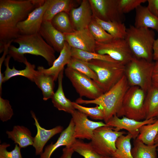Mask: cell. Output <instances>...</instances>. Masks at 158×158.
I'll use <instances>...</instances> for the list:
<instances>
[{
	"label": "cell",
	"instance_id": "obj_1",
	"mask_svg": "<svg viewBox=\"0 0 158 158\" xmlns=\"http://www.w3.org/2000/svg\"><path fill=\"white\" fill-rule=\"evenodd\" d=\"M37 7L34 0H0V52L20 35L18 24Z\"/></svg>",
	"mask_w": 158,
	"mask_h": 158
},
{
	"label": "cell",
	"instance_id": "obj_2",
	"mask_svg": "<svg viewBox=\"0 0 158 158\" xmlns=\"http://www.w3.org/2000/svg\"><path fill=\"white\" fill-rule=\"evenodd\" d=\"M13 42L18 44L19 47L11 45L8 55L15 61L24 63L25 58L24 55L30 54L42 56L51 66L56 59L55 51L38 33L30 35H20Z\"/></svg>",
	"mask_w": 158,
	"mask_h": 158
},
{
	"label": "cell",
	"instance_id": "obj_3",
	"mask_svg": "<svg viewBox=\"0 0 158 158\" xmlns=\"http://www.w3.org/2000/svg\"><path fill=\"white\" fill-rule=\"evenodd\" d=\"M129 87L124 75L114 86L98 98L87 100L80 97L76 99L75 102L80 104H94L101 106L104 112V120L106 123L111 117L116 115L124 96Z\"/></svg>",
	"mask_w": 158,
	"mask_h": 158
},
{
	"label": "cell",
	"instance_id": "obj_4",
	"mask_svg": "<svg viewBox=\"0 0 158 158\" xmlns=\"http://www.w3.org/2000/svg\"><path fill=\"white\" fill-rule=\"evenodd\" d=\"M133 56L152 62L155 33L152 29L130 25L125 38Z\"/></svg>",
	"mask_w": 158,
	"mask_h": 158
},
{
	"label": "cell",
	"instance_id": "obj_5",
	"mask_svg": "<svg viewBox=\"0 0 158 158\" xmlns=\"http://www.w3.org/2000/svg\"><path fill=\"white\" fill-rule=\"evenodd\" d=\"M87 62L96 74L97 79L95 81L104 93L114 86L125 75V65L119 62L100 60Z\"/></svg>",
	"mask_w": 158,
	"mask_h": 158
},
{
	"label": "cell",
	"instance_id": "obj_6",
	"mask_svg": "<svg viewBox=\"0 0 158 158\" xmlns=\"http://www.w3.org/2000/svg\"><path fill=\"white\" fill-rule=\"evenodd\" d=\"M154 63L133 56L125 65V75L130 86H138L147 92L152 86Z\"/></svg>",
	"mask_w": 158,
	"mask_h": 158
},
{
	"label": "cell",
	"instance_id": "obj_7",
	"mask_svg": "<svg viewBox=\"0 0 158 158\" xmlns=\"http://www.w3.org/2000/svg\"><path fill=\"white\" fill-rule=\"evenodd\" d=\"M146 94L138 86H130L124 96L117 116L138 121L145 120L144 102Z\"/></svg>",
	"mask_w": 158,
	"mask_h": 158
},
{
	"label": "cell",
	"instance_id": "obj_8",
	"mask_svg": "<svg viewBox=\"0 0 158 158\" xmlns=\"http://www.w3.org/2000/svg\"><path fill=\"white\" fill-rule=\"evenodd\" d=\"M126 133L107 125L100 127L94 131L90 142L94 149L100 155L105 157H112L116 150V140Z\"/></svg>",
	"mask_w": 158,
	"mask_h": 158
},
{
	"label": "cell",
	"instance_id": "obj_9",
	"mask_svg": "<svg viewBox=\"0 0 158 158\" xmlns=\"http://www.w3.org/2000/svg\"><path fill=\"white\" fill-rule=\"evenodd\" d=\"M64 72L80 97H85L93 100L104 93L94 80L85 75L68 67Z\"/></svg>",
	"mask_w": 158,
	"mask_h": 158
},
{
	"label": "cell",
	"instance_id": "obj_10",
	"mask_svg": "<svg viewBox=\"0 0 158 158\" xmlns=\"http://www.w3.org/2000/svg\"><path fill=\"white\" fill-rule=\"evenodd\" d=\"M95 51L99 54L108 55L125 65L133 57L125 39L114 38L104 43L96 42Z\"/></svg>",
	"mask_w": 158,
	"mask_h": 158
},
{
	"label": "cell",
	"instance_id": "obj_11",
	"mask_svg": "<svg viewBox=\"0 0 158 158\" xmlns=\"http://www.w3.org/2000/svg\"><path fill=\"white\" fill-rule=\"evenodd\" d=\"M93 16L104 21L123 22L124 14L118 0H88Z\"/></svg>",
	"mask_w": 158,
	"mask_h": 158
},
{
	"label": "cell",
	"instance_id": "obj_12",
	"mask_svg": "<svg viewBox=\"0 0 158 158\" xmlns=\"http://www.w3.org/2000/svg\"><path fill=\"white\" fill-rule=\"evenodd\" d=\"M71 114L74 124V135L76 139L91 140L95 129L107 126L102 121L90 120L87 115L75 109Z\"/></svg>",
	"mask_w": 158,
	"mask_h": 158
},
{
	"label": "cell",
	"instance_id": "obj_13",
	"mask_svg": "<svg viewBox=\"0 0 158 158\" xmlns=\"http://www.w3.org/2000/svg\"><path fill=\"white\" fill-rule=\"evenodd\" d=\"M48 4L47 0H46L43 4L35 8L26 19L18 24L17 27L20 35H30L38 33Z\"/></svg>",
	"mask_w": 158,
	"mask_h": 158
},
{
	"label": "cell",
	"instance_id": "obj_14",
	"mask_svg": "<svg viewBox=\"0 0 158 158\" xmlns=\"http://www.w3.org/2000/svg\"><path fill=\"white\" fill-rule=\"evenodd\" d=\"M64 34L71 48L95 52L96 41L88 28Z\"/></svg>",
	"mask_w": 158,
	"mask_h": 158
},
{
	"label": "cell",
	"instance_id": "obj_15",
	"mask_svg": "<svg viewBox=\"0 0 158 158\" xmlns=\"http://www.w3.org/2000/svg\"><path fill=\"white\" fill-rule=\"evenodd\" d=\"M157 118H154L149 119L138 121L134 119L123 116L120 118L115 115L111 117L106 123L107 126L114 127L118 131L124 129L130 134L133 139H136L139 133V129L142 126L153 123Z\"/></svg>",
	"mask_w": 158,
	"mask_h": 158
},
{
	"label": "cell",
	"instance_id": "obj_16",
	"mask_svg": "<svg viewBox=\"0 0 158 158\" xmlns=\"http://www.w3.org/2000/svg\"><path fill=\"white\" fill-rule=\"evenodd\" d=\"M68 14L75 31L87 28L93 18L88 0H82L78 7L73 8Z\"/></svg>",
	"mask_w": 158,
	"mask_h": 158
},
{
	"label": "cell",
	"instance_id": "obj_17",
	"mask_svg": "<svg viewBox=\"0 0 158 158\" xmlns=\"http://www.w3.org/2000/svg\"><path fill=\"white\" fill-rule=\"evenodd\" d=\"M38 33L55 51L60 52L66 42L65 36L53 26L51 21H43Z\"/></svg>",
	"mask_w": 158,
	"mask_h": 158
},
{
	"label": "cell",
	"instance_id": "obj_18",
	"mask_svg": "<svg viewBox=\"0 0 158 158\" xmlns=\"http://www.w3.org/2000/svg\"><path fill=\"white\" fill-rule=\"evenodd\" d=\"M30 113L35 120L34 125L37 129L36 135L34 137L32 146L35 149L36 155H40L43 152V148L47 142L55 135L61 133L63 127L58 126L50 129H46L40 126L35 113L32 111Z\"/></svg>",
	"mask_w": 158,
	"mask_h": 158
},
{
	"label": "cell",
	"instance_id": "obj_19",
	"mask_svg": "<svg viewBox=\"0 0 158 158\" xmlns=\"http://www.w3.org/2000/svg\"><path fill=\"white\" fill-rule=\"evenodd\" d=\"M74 128V122L71 118L68 126L61 133L57 141L54 143L51 142L47 145L40 158H50L54 152L61 146L71 147L76 139L75 136Z\"/></svg>",
	"mask_w": 158,
	"mask_h": 158
},
{
	"label": "cell",
	"instance_id": "obj_20",
	"mask_svg": "<svg viewBox=\"0 0 158 158\" xmlns=\"http://www.w3.org/2000/svg\"><path fill=\"white\" fill-rule=\"evenodd\" d=\"M71 57V47L66 42L59 57L55 59L50 67L45 68L43 66H39L37 70L52 76L56 81L60 73L64 69V66L68 63Z\"/></svg>",
	"mask_w": 158,
	"mask_h": 158
},
{
	"label": "cell",
	"instance_id": "obj_21",
	"mask_svg": "<svg viewBox=\"0 0 158 158\" xmlns=\"http://www.w3.org/2000/svg\"><path fill=\"white\" fill-rule=\"evenodd\" d=\"M60 73L58 78V87L51 99L54 107L59 110L71 114L75 110L72 102L65 96L63 87V71Z\"/></svg>",
	"mask_w": 158,
	"mask_h": 158
},
{
	"label": "cell",
	"instance_id": "obj_22",
	"mask_svg": "<svg viewBox=\"0 0 158 158\" xmlns=\"http://www.w3.org/2000/svg\"><path fill=\"white\" fill-rule=\"evenodd\" d=\"M135 10V27L151 28L158 32V18L152 14L147 7L140 5Z\"/></svg>",
	"mask_w": 158,
	"mask_h": 158
},
{
	"label": "cell",
	"instance_id": "obj_23",
	"mask_svg": "<svg viewBox=\"0 0 158 158\" xmlns=\"http://www.w3.org/2000/svg\"><path fill=\"white\" fill-rule=\"evenodd\" d=\"M11 57L8 55L4 60V64L6 67L4 72L3 82H5L12 77L21 76L24 77L32 82L34 81L35 75L36 70L35 66L28 61L25 58L24 64L25 65V69L18 70L16 69L14 66L12 68H10L9 64Z\"/></svg>",
	"mask_w": 158,
	"mask_h": 158
},
{
	"label": "cell",
	"instance_id": "obj_24",
	"mask_svg": "<svg viewBox=\"0 0 158 158\" xmlns=\"http://www.w3.org/2000/svg\"><path fill=\"white\" fill-rule=\"evenodd\" d=\"M8 138L11 139L14 142L21 148H25L32 145L34 137L30 130L23 126H14L11 131L6 132Z\"/></svg>",
	"mask_w": 158,
	"mask_h": 158
},
{
	"label": "cell",
	"instance_id": "obj_25",
	"mask_svg": "<svg viewBox=\"0 0 158 158\" xmlns=\"http://www.w3.org/2000/svg\"><path fill=\"white\" fill-rule=\"evenodd\" d=\"M48 6L44 13L43 21H51L58 13L65 12L69 13L75 4L72 0H47Z\"/></svg>",
	"mask_w": 158,
	"mask_h": 158
},
{
	"label": "cell",
	"instance_id": "obj_26",
	"mask_svg": "<svg viewBox=\"0 0 158 158\" xmlns=\"http://www.w3.org/2000/svg\"><path fill=\"white\" fill-rule=\"evenodd\" d=\"M55 81L54 78L52 76L36 70L33 82L42 91L43 99L44 101L51 98L53 95L54 93Z\"/></svg>",
	"mask_w": 158,
	"mask_h": 158
},
{
	"label": "cell",
	"instance_id": "obj_27",
	"mask_svg": "<svg viewBox=\"0 0 158 158\" xmlns=\"http://www.w3.org/2000/svg\"><path fill=\"white\" fill-rule=\"evenodd\" d=\"M145 119L158 118V89L152 87L147 92L144 102Z\"/></svg>",
	"mask_w": 158,
	"mask_h": 158
},
{
	"label": "cell",
	"instance_id": "obj_28",
	"mask_svg": "<svg viewBox=\"0 0 158 158\" xmlns=\"http://www.w3.org/2000/svg\"><path fill=\"white\" fill-rule=\"evenodd\" d=\"M94 18L97 22L114 39H125L127 28L123 22L106 21L97 18Z\"/></svg>",
	"mask_w": 158,
	"mask_h": 158
},
{
	"label": "cell",
	"instance_id": "obj_29",
	"mask_svg": "<svg viewBox=\"0 0 158 158\" xmlns=\"http://www.w3.org/2000/svg\"><path fill=\"white\" fill-rule=\"evenodd\" d=\"M157 146L146 145L138 139L134 140L131 153L133 158H157Z\"/></svg>",
	"mask_w": 158,
	"mask_h": 158
},
{
	"label": "cell",
	"instance_id": "obj_30",
	"mask_svg": "<svg viewBox=\"0 0 158 158\" xmlns=\"http://www.w3.org/2000/svg\"><path fill=\"white\" fill-rule=\"evenodd\" d=\"M131 135L128 133L120 136L116 142V150L112 157L115 158H133L131 153Z\"/></svg>",
	"mask_w": 158,
	"mask_h": 158
},
{
	"label": "cell",
	"instance_id": "obj_31",
	"mask_svg": "<svg viewBox=\"0 0 158 158\" xmlns=\"http://www.w3.org/2000/svg\"><path fill=\"white\" fill-rule=\"evenodd\" d=\"M158 133V118L154 123L142 126L137 138L146 145H152L154 144V140Z\"/></svg>",
	"mask_w": 158,
	"mask_h": 158
},
{
	"label": "cell",
	"instance_id": "obj_32",
	"mask_svg": "<svg viewBox=\"0 0 158 158\" xmlns=\"http://www.w3.org/2000/svg\"><path fill=\"white\" fill-rule=\"evenodd\" d=\"M51 21L55 28L64 34L71 33L75 31L68 13L62 12L58 13L53 18Z\"/></svg>",
	"mask_w": 158,
	"mask_h": 158
},
{
	"label": "cell",
	"instance_id": "obj_33",
	"mask_svg": "<svg viewBox=\"0 0 158 158\" xmlns=\"http://www.w3.org/2000/svg\"><path fill=\"white\" fill-rule=\"evenodd\" d=\"M71 147L84 158H106L98 154L93 147L90 142L87 143L76 139Z\"/></svg>",
	"mask_w": 158,
	"mask_h": 158
},
{
	"label": "cell",
	"instance_id": "obj_34",
	"mask_svg": "<svg viewBox=\"0 0 158 158\" xmlns=\"http://www.w3.org/2000/svg\"><path fill=\"white\" fill-rule=\"evenodd\" d=\"M67 67L85 75L95 81L97 80L96 74L90 68L87 62L71 57Z\"/></svg>",
	"mask_w": 158,
	"mask_h": 158
},
{
	"label": "cell",
	"instance_id": "obj_35",
	"mask_svg": "<svg viewBox=\"0 0 158 158\" xmlns=\"http://www.w3.org/2000/svg\"><path fill=\"white\" fill-rule=\"evenodd\" d=\"M71 56L86 62L92 60L116 61L107 55L101 54L96 52L85 51L73 48H71Z\"/></svg>",
	"mask_w": 158,
	"mask_h": 158
},
{
	"label": "cell",
	"instance_id": "obj_36",
	"mask_svg": "<svg viewBox=\"0 0 158 158\" xmlns=\"http://www.w3.org/2000/svg\"><path fill=\"white\" fill-rule=\"evenodd\" d=\"M88 28L96 42L104 43L114 39L97 22L93 16Z\"/></svg>",
	"mask_w": 158,
	"mask_h": 158
},
{
	"label": "cell",
	"instance_id": "obj_37",
	"mask_svg": "<svg viewBox=\"0 0 158 158\" xmlns=\"http://www.w3.org/2000/svg\"><path fill=\"white\" fill-rule=\"evenodd\" d=\"M72 104L75 109L84 113L87 116L95 120H104V114L102 108L97 105L93 107L83 106L75 102H72Z\"/></svg>",
	"mask_w": 158,
	"mask_h": 158
},
{
	"label": "cell",
	"instance_id": "obj_38",
	"mask_svg": "<svg viewBox=\"0 0 158 158\" xmlns=\"http://www.w3.org/2000/svg\"><path fill=\"white\" fill-rule=\"evenodd\" d=\"M13 115L12 107L8 100L4 99L0 96V119L3 122L11 119Z\"/></svg>",
	"mask_w": 158,
	"mask_h": 158
},
{
	"label": "cell",
	"instance_id": "obj_39",
	"mask_svg": "<svg viewBox=\"0 0 158 158\" xmlns=\"http://www.w3.org/2000/svg\"><path fill=\"white\" fill-rule=\"evenodd\" d=\"M10 145L3 143L0 145V158H23L20 151L21 148L16 144L14 149L11 151L7 148Z\"/></svg>",
	"mask_w": 158,
	"mask_h": 158
},
{
	"label": "cell",
	"instance_id": "obj_40",
	"mask_svg": "<svg viewBox=\"0 0 158 158\" xmlns=\"http://www.w3.org/2000/svg\"><path fill=\"white\" fill-rule=\"evenodd\" d=\"M120 8L123 14L136 9L147 0H118Z\"/></svg>",
	"mask_w": 158,
	"mask_h": 158
},
{
	"label": "cell",
	"instance_id": "obj_41",
	"mask_svg": "<svg viewBox=\"0 0 158 158\" xmlns=\"http://www.w3.org/2000/svg\"><path fill=\"white\" fill-rule=\"evenodd\" d=\"M147 7L149 11L153 15L158 18V0H147Z\"/></svg>",
	"mask_w": 158,
	"mask_h": 158
},
{
	"label": "cell",
	"instance_id": "obj_42",
	"mask_svg": "<svg viewBox=\"0 0 158 158\" xmlns=\"http://www.w3.org/2000/svg\"><path fill=\"white\" fill-rule=\"evenodd\" d=\"M152 86L158 89V61L154 63L152 77Z\"/></svg>",
	"mask_w": 158,
	"mask_h": 158
},
{
	"label": "cell",
	"instance_id": "obj_43",
	"mask_svg": "<svg viewBox=\"0 0 158 158\" xmlns=\"http://www.w3.org/2000/svg\"><path fill=\"white\" fill-rule=\"evenodd\" d=\"M74 151L71 147H65L62 150V154L59 158H71Z\"/></svg>",
	"mask_w": 158,
	"mask_h": 158
},
{
	"label": "cell",
	"instance_id": "obj_44",
	"mask_svg": "<svg viewBox=\"0 0 158 158\" xmlns=\"http://www.w3.org/2000/svg\"><path fill=\"white\" fill-rule=\"evenodd\" d=\"M153 60L158 61V38L155 39L153 47Z\"/></svg>",
	"mask_w": 158,
	"mask_h": 158
},
{
	"label": "cell",
	"instance_id": "obj_45",
	"mask_svg": "<svg viewBox=\"0 0 158 158\" xmlns=\"http://www.w3.org/2000/svg\"><path fill=\"white\" fill-rule=\"evenodd\" d=\"M154 144L157 146V151L158 153V133L154 140Z\"/></svg>",
	"mask_w": 158,
	"mask_h": 158
},
{
	"label": "cell",
	"instance_id": "obj_46",
	"mask_svg": "<svg viewBox=\"0 0 158 158\" xmlns=\"http://www.w3.org/2000/svg\"><path fill=\"white\" fill-rule=\"evenodd\" d=\"M106 158H115L113 157H106Z\"/></svg>",
	"mask_w": 158,
	"mask_h": 158
}]
</instances>
